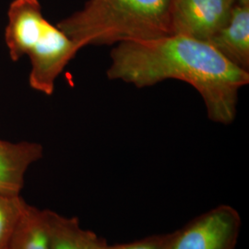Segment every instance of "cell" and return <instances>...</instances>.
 I'll list each match as a JSON object with an SVG mask.
<instances>
[{
  "instance_id": "10",
  "label": "cell",
  "mask_w": 249,
  "mask_h": 249,
  "mask_svg": "<svg viewBox=\"0 0 249 249\" xmlns=\"http://www.w3.org/2000/svg\"><path fill=\"white\" fill-rule=\"evenodd\" d=\"M26 201L20 196L0 194V249H8L9 242Z\"/></svg>"
},
{
  "instance_id": "12",
  "label": "cell",
  "mask_w": 249,
  "mask_h": 249,
  "mask_svg": "<svg viewBox=\"0 0 249 249\" xmlns=\"http://www.w3.org/2000/svg\"><path fill=\"white\" fill-rule=\"evenodd\" d=\"M238 3L241 4H245V5H249V0H237Z\"/></svg>"
},
{
  "instance_id": "4",
  "label": "cell",
  "mask_w": 249,
  "mask_h": 249,
  "mask_svg": "<svg viewBox=\"0 0 249 249\" xmlns=\"http://www.w3.org/2000/svg\"><path fill=\"white\" fill-rule=\"evenodd\" d=\"M241 225L234 208L220 205L171 232L167 249H235Z\"/></svg>"
},
{
  "instance_id": "6",
  "label": "cell",
  "mask_w": 249,
  "mask_h": 249,
  "mask_svg": "<svg viewBox=\"0 0 249 249\" xmlns=\"http://www.w3.org/2000/svg\"><path fill=\"white\" fill-rule=\"evenodd\" d=\"M43 155L44 148L39 143L0 140V194L19 196L27 170Z\"/></svg>"
},
{
  "instance_id": "8",
  "label": "cell",
  "mask_w": 249,
  "mask_h": 249,
  "mask_svg": "<svg viewBox=\"0 0 249 249\" xmlns=\"http://www.w3.org/2000/svg\"><path fill=\"white\" fill-rule=\"evenodd\" d=\"M49 249H98L107 242L83 229L77 217H67L45 210Z\"/></svg>"
},
{
  "instance_id": "11",
  "label": "cell",
  "mask_w": 249,
  "mask_h": 249,
  "mask_svg": "<svg viewBox=\"0 0 249 249\" xmlns=\"http://www.w3.org/2000/svg\"><path fill=\"white\" fill-rule=\"evenodd\" d=\"M171 232L162 234H153L141 240L129 243L108 245L105 242L98 249H167L169 246Z\"/></svg>"
},
{
  "instance_id": "9",
  "label": "cell",
  "mask_w": 249,
  "mask_h": 249,
  "mask_svg": "<svg viewBox=\"0 0 249 249\" xmlns=\"http://www.w3.org/2000/svg\"><path fill=\"white\" fill-rule=\"evenodd\" d=\"M8 249H49L45 210L26 202Z\"/></svg>"
},
{
  "instance_id": "7",
  "label": "cell",
  "mask_w": 249,
  "mask_h": 249,
  "mask_svg": "<svg viewBox=\"0 0 249 249\" xmlns=\"http://www.w3.org/2000/svg\"><path fill=\"white\" fill-rule=\"evenodd\" d=\"M207 43L234 66L249 72V5L236 2L226 24Z\"/></svg>"
},
{
  "instance_id": "2",
  "label": "cell",
  "mask_w": 249,
  "mask_h": 249,
  "mask_svg": "<svg viewBox=\"0 0 249 249\" xmlns=\"http://www.w3.org/2000/svg\"><path fill=\"white\" fill-rule=\"evenodd\" d=\"M171 0H88L57 27L82 49L171 34Z\"/></svg>"
},
{
  "instance_id": "5",
  "label": "cell",
  "mask_w": 249,
  "mask_h": 249,
  "mask_svg": "<svg viewBox=\"0 0 249 249\" xmlns=\"http://www.w3.org/2000/svg\"><path fill=\"white\" fill-rule=\"evenodd\" d=\"M237 0H171V34L208 42L226 24Z\"/></svg>"
},
{
  "instance_id": "3",
  "label": "cell",
  "mask_w": 249,
  "mask_h": 249,
  "mask_svg": "<svg viewBox=\"0 0 249 249\" xmlns=\"http://www.w3.org/2000/svg\"><path fill=\"white\" fill-rule=\"evenodd\" d=\"M5 42L13 61L29 57V84L45 95L53 94L55 80L80 51L57 25L44 17L39 0L10 3Z\"/></svg>"
},
{
  "instance_id": "1",
  "label": "cell",
  "mask_w": 249,
  "mask_h": 249,
  "mask_svg": "<svg viewBox=\"0 0 249 249\" xmlns=\"http://www.w3.org/2000/svg\"><path fill=\"white\" fill-rule=\"evenodd\" d=\"M110 59L107 78L137 88L167 80L187 82L202 97L208 117L219 124L234 121L239 90L249 83V72L207 42L179 35L118 44Z\"/></svg>"
}]
</instances>
